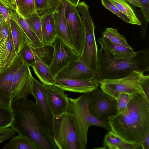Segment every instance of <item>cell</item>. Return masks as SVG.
Instances as JSON below:
<instances>
[{"mask_svg": "<svg viewBox=\"0 0 149 149\" xmlns=\"http://www.w3.org/2000/svg\"><path fill=\"white\" fill-rule=\"evenodd\" d=\"M13 120L11 127L38 149H57L48 130L44 115L37 105L27 98L12 100Z\"/></svg>", "mask_w": 149, "mask_h": 149, "instance_id": "6da1fadb", "label": "cell"}, {"mask_svg": "<svg viewBox=\"0 0 149 149\" xmlns=\"http://www.w3.org/2000/svg\"><path fill=\"white\" fill-rule=\"evenodd\" d=\"M111 130L126 140L141 143L149 134V101L142 91L129 94L126 108L109 117Z\"/></svg>", "mask_w": 149, "mask_h": 149, "instance_id": "7a4b0ae2", "label": "cell"}, {"mask_svg": "<svg viewBox=\"0 0 149 149\" xmlns=\"http://www.w3.org/2000/svg\"><path fill=\"white\" fill-rule=\"evenodd\" d=\"M98 66L102 79L122 78L134 70L144 73L149 70V48L136 52L133 57L116 58L101 47L98 52Z\"/></svg>", "mask_w": 149, "mask_h": 149, "instance_id": "3957f363", "label": "cell"}, {"mask_svg": "<svg viewBox=\"0 0 149 149\" xmlns=\"http://www.w3.org/2000/svg\"><path fill=\"white\" fill-rule=\"evenodd\" d=\"M88 92L77 98L68 97L70 111L80 149H86L89 127L95 125L111 130L108 123L101 122L92 116L88 110Z\"/></svg>", "mask_w": 149, "mask_h": 149, "instance_id": "277c9868", "label": "cell"}, {"mask_svg": "<svg viewBox=\"0 0 149 149\" xmlns=\"http://www.w3.org/2000/svg\"><path fill=\"white\" fill-rule=\"evenodd\" d=\"M81 15L85 34L83 52L79 58L94 73L93 80L100 84L101 77L98 66L97 46L95 35V26L89 11V6L84 1L79 3L77 6Z\"/></svg>", "mask_w": 149, "mask_h": 149, "instance_id": "5b68a950", "label": "cell"}, {"mask_svg": "<svg viewBox=\"0 0 149 149\" xmlns=\"http://www.w3.org/2000/svg\"><path fill=\"white\" fill-rule=\"evenodd\" d=\"M53 140L59 149H80L70 109L53 120Z\"/></svg>", "mask_w": 149, "mask_h": 149, "instance_id": "8992f818", "label": "cell"}, {"mask_svg": "<svg viewBox=\"0 0 149 149\" xmlns=\"http://www.w3.org/2000/svg\"><path fill=\"white\" fill-rule=\"evenodd\" d=\"M88 94V110L91 114L99 120L108 123V118L118 113L116 99L98 87Z\"/></svg>", "mask_w": 149, "mask_h": 149, "instance_id": "52a82bcc", "label": "cell"}, {"mask_svg": "<svg viewBox=\"0 0 149 149\" xmlns=\"http://www.w3.org/2000/svg\"><path fill=\"white\" fill-rule=\"evenodd\" d=\"M143 73L134 70L130 74L122 78L103 79L100 87L102 90L116 99L121 93L130 94L141 91L139 83L144 75Z\"/></svg>", "mask_w": 149, "mask_h": 149, "instance_id": "ba28073f", "label": "cell"}, {"mask_svg": "<svg viewBox=\"0 0 149 149\" xmlns=\"http://www.w3.org/2000/svg\"><path fill=\"white\" fill-rule=\"evenodd\" d=\"M66 1L65 15L72 37L74 50L80 57L83 52L85 41L84 24L77 7Z\"/></svg>", "mask_w": 149, "mask_h": 149, "instance_id": "9c48e42d", "label": "cell"}, {"mask_svg": "<svg viewBox=\"0 0 149 149\" xmlns=\"http://www.w3.org/2000/svg\"><path fill=\"white\" fill-rule=\"evenodd\" d=\"M52 44L54 52L49 68L52 75L56 78L61 71L71 63L79 59V56L57 36Z\"/></svg>", "mask_w": 149, "mask_h": 149, "instance_id": "30bf717a", "label": "cell"}, {"mask_svg": "<svg viewBox=\"0 0 149 149\" xmlns=\"http://www.w3.org/2000/svg\"><path fill=\"white\" fill-rule=\"evenodd\" d=\"M31 79L30 93L34 97L36 104L43 113L48 130L53 138V120L54 116L51 110L46 98L45 92L46 86L39 82L33 76L32 74Z\"/></svg>", "mask_w": 149, "mask_h": 149, "instance_id": "8fae6325", "label": "cell"}, {"mask_svg": "<svg viewBox=\"0 0 149 149\" xmlns=\"http://www.w3.org/2000/svg\"><path fill=\"white\" fill-rule=\"evenodd\" d=\"M30 67L23 61L15 73L11 90V98L12 100L20 98H27L30 93L32 74Z\"/></svg>", "mask_w": 149, "mask_h": 149, "instance_id": "7c38bea8", "label": "cell"}, {"mask_svg": "<svg viewBox=\"0 0 149 149\" xmlns=\"http://www.w3.org/2000/svg\"><path fill=\"white\" fill-rule=\"evenodd\" d=\"M45 92L49 105L54 117L60 116L70 109L68 97L64 90L53 85L46 86Z\"/></svg>", "mask_w": 149, "mask_h": 149, "instance_id": "4fadbf2b", "label": "cell"}, {"mask_svg": "<svg viewBox=\"0 0 149 149\" xmlns=\"http://www.w3.org/2000/svg\"><path fill=\"white\" fill-rule=\"evenodd\" d=\"M67 6L65 0H60L54 13L56 36L60 38L66 45L74 50L72 37L68 25L65 11Z\"/></svg>", "mask_w": 149, "mask_h": 149, "instance_id": "5bb4252c", "label": "cell"}, {"mask_svg": "<svg viewBox=\"0 0 149 149\" xmlns=\"http://www.w3.org/2000/svg\"><path fill=\"white\" fill-rule=\"evenodd\" d=\"M54 85L64 91L79 93L91 91L99 84L93 80H86L67 78H56Z\"/></svg>", "mask_w": 149, "mask_h": 149, "instance_id": "9a60e30c", "label": "cell"}, {"mask_svg": "<svg viewBox=\"0 0 149 149\" xmlns=\"http://www.w3.org/2000/svg\"><path fill=\"white\" fill-rule=\"evenodd\" d=\"M94 77V72L79 58L61 71L56 78L93 80Z\"/></svg>", "mask_w": 149, "mask_h": 149, "instance_id": "2e32d148", "label": "cell"}, {"mask_svg": "<svg viewBox=\"0 0 149 149\" xmlns=\"http://www.w3.org/2000/svg\"><path fill=\"white\" fill-rule=\"evenodd\" d=\"M7 38L4 37L0 33V76L8 71L19 57V54L15 53L14 48L11 51L7 48Z\"/></svg>", "mask_w": 149, "mask_h": 149, "instance_id": "e0dca14e", "label": "cell"}, {"mask_svg": "<svg viewBox=\"0 0 149 149\" xmlns=\"http://www.w3.org/2000/svg\"><path fill=\"white\" fill-rule=\"evenodd\" d=\"M104 148L110 149H139L140 143L127 141L111 130L109 131L104 136Z\"/></svg>", "mask_w": 149, "mask_h": 149, "instance_id": "ac0fdd59", "label": "cell"}, {"mask_svg": "<svg viewBox=\"0 0 149 149\" xmlns=\"http://www.w3.org/2000/svg\"><path fill=\"white\" fill-rule=\"evenodd\" d=\"M98 42L101 47L116 58H130L134 56L136 53L131 47L128 48L113 43L105 37L99 38Z\"/></svg>", "mask_w": 149, "mask_h": 149, "instance_id": "d6986e66", "label": "cell"}, {"mask_svg": "<svg viewBox=\"0 0 149 149\" xmlns=\"http://www.w3.org/2000/svg\"><path fill=\"white\" fill-rule=\"evenodd\" d=\"M8 11L10 19L17 22L26 35L30 46L34 48L43 45L30 26L26 20L18 12L8 8Z\"/></svg>", "mask_w": 149, "mask_h": 149, "instance_id": "ffe728a7", "label": "cell"}, {"mask_svg": "<svg viewBox=\"0 0 149 149\" xmlns=\"http://www.w3.org/2000/svg\"><path fill=\"white\" fill-rule=\"evenodd\" d=\"M23 63V61L19 56L10 68L0 76V94L11 98V90L14 75Z\"/></svg>", "mask_w": 149, "mask_h": 149, "instance_id": "44dd1931", "label": "cell"}, {"mask_svg": "<svg viewBox=\"0 0 149 149\" xmlns=\"http://www.w3.org/2000/svg\"><path fill=\"white\" fill-rule=\"evenodd\" d=\"M40 17L43 44L52 45L56 37L54 13Z\"/></svg>", "mask_w": 149, "mask_h": 149, "instance_id": "7402d4cb", "label": "cell"}, {"mask_svg": "<svg viewBox=\"0 0 149 149\" xmlns=\"http://www.w3.org/2000/svg\"><path fill=\"white\" fill-rule=\"evenodd\" d=\"M10 19L11 31L15 51L18 54L26 45H30L26 35L15 21Z\"/></svg>", "mask_w": 149, "mask_h": 149, "instance_id": "603a6c76", "label": "cell"}, {"mask_svg": "<svg viewBox=\"0 0 149 149\" xmlns=\"http://www.w3.org/2000/svg\"><path fill=\"white\" fill-rule=\"evenodd\" d=\"M35 65L32 67L33 70L42 83L46 86L54 85L55 78L51 74L49 66L44 63L36 55Z\"/></svg>", "mask_w": 149, "mask_h": 149, "instance_id": "cb8c5ba5", "label": "cell"}, {"mask_svg": "<svg viewBox=\"0 0 149 149\" xmlns=\"http://www.w3.org/2000/svg\"><path fill=\"white\" fill-rule=\"evenodd\" d=\"M60 0H35V11L40 17L53 13Z\"/></svg>", "mask_w": 149, "mask_h": 149, "instance_id": "d4e9b609", "label": "cell"}, {"mask_svg": "<svg viewBox=\"0 0 149 149\" xmlns=\"http://www.w3.org/2000/svg\"><path fill=\"white\" fill-rule=\"evenodd\" d=\"M30 47L33 54L37 56L44 63L49 66L53 56L54 47L53 44L43 45L36 48Z\"/></svg>", "mask_w": 149, "mask_h": 149, "instance_id": "484cf974", "label": "cell"}, {"mask_svg": "<svg viewBox=\"0 0 149 149\" xmlns=\"http://www.w3.org/2000/svg\"><path fill=\"white\" fill-rule=\"evenodd\" d=\"M3 149H38L27 138L19 135L13 136L3 147Z\"/></svg>", "mask_w": 149, "mask_h": 149, "instance_id": "4316f807", "label": "cell"}, {"mask_svg": "<svg viewBox=\"0 0 149 149\" xmlns=\"http://www.w3.org/2000/svg\"><path fill=\"white\" fill-rule=\"evenodd\" d=\"M130 20L131 24L141 25V22L136 17L133 9L124 0H110Z\"/></svg>", "mask_w": 149, "mask_h": 149, "instance_id": "83f0119b", "label": "cell"}, {"mask_svg": "<svg viewBox=\"0 0 149 149\" xmlns=\"http://www.w3.org/2000/svg\"><path fill=\"white\" fill-rule=\"evenodd\" d=\"M103 37L107 38L110 42L128 48L131 47L128 44L125 37L120 34L117 29L107 28L102 33Z\"/></svg>", "mask_w": 149, "mask_h": 149, "instance_id": "f1b7e54d", "label": "cell"}, {"mask_svg": "<svg viewBox=\"0 0 149 149\" xmlns=\"http://www.w3.org/2000/svg\"><path fill=\"white\" fill-rule=\"evenodd\" d=\"M26 19L32 31L43 44L41 17L35 12Z\"/></svg>", "mask_w": 149, "mask_h": 149, "instance_id": "f546056e", "label": "cell"}, {"mask_svg": "<svg viewBox=\"0 0 149 149\" xmlns=\"http://www.w3.org/2000/svg\"><path fill=\"white\" fill-rule=\"evenodd\" d=\"M16 11L27 18L36 12L35 0H22Z\"/></svg>", "mask_w": 149, "mask_h": 149, "instance_id": "4dcf8cb0", "label": "cell"}, {"mask_svg": "<svg viewBox=\"0 0 149 149\" xmlns=\"http://www.w3.org/2000/svg\"><path fill=\"white\" fill-rule=\"evenodd\" d=\"M13 120L12 109L0 107V129L11 127Z\"/></svg>", "mask_w": 149, "mask_h": 149, "instance_id": "1f68e13d", "label": "cell"}, {"mask_svg": "<svg viewBox=\"0 0 149 149\" xmlns=\"http://www.w3.org/2000/svg\"><path fill=\"white\" fill-rule=\"evenodd\" d=\"M18 54L21 59L26 64L32 67L35 65V56L29 45L24 46Z\"/></svg>", "mask_w": 149, "mask_h": 149, "instance_id": "d6a6232c", "label": "cell"}, {"mask_svg": "<svg viewBox=\"0 0 149 149\" xmlns=\"http://www.w3.org/2000/svg\"><path fill=\"white\" fill-rule=\"evenodd\" d=\"M102 5L107 9L116 15L125 22L131 24L129 19L120 11L110 0H101Z\"/></svg>", "mask_w": 149, "mask_h": 149, "instance_id": "836d02e7", "label": "cell"}, {"mask_svg": "<svg viewBox=\"0 0 149 149\" xmlns=\"http://www.w3.org/2000/svg\"><path fill=\"white\" fill-rule=\"evenodd\" d=\"M129 94L126 93L120 94L116 99L118 113L123 111L126 108L128 103Z\"/></svg>", "mask_w": 149, "mask_h": 149, "instance_id": "e575fe53", "label": "cell"}, {"mask_svg": "<svg viewBox=\"0 0 149 149\" xmlns=\"http://www.w3.org/2000/svg\"><path fill=\"white\" fill-rule=\"evenodd\" d=\"M8 8L3 0H0V13L1 14L5 20L8 31H11L10 19L8 11Z\"/></svg>", "mask_w": 149, "mask_h": 149, "instance_id": "d590c367", "label": "cell"}, {"mask_svg": "<svg viewBox=\"0 0 149 149\" xmlns=\"http://www.w3.org/2000/svg\"><path fill=\"white\" fill-rule=\"evenodd\" d=\"M141 91L149 101V76L144 75L139 83Z\"/></svg>", "mask_w": 149, "mask_h": 149, "instance_id": "8d00e7d4", "label": "cell"}, {"mask_svg": "<svg viewBox=\"0 0 149 149\" xmlns=\"http://www.w3.org/2000/svg\"><path fill=\"white\" fill-rule=\"evenodd\" d=\"M15 131L12 128L0 129V143L14 136L15 134Z\"/></svg>", "mask_w": 149, "mask_h": 149, "instance_id": "74e56055", "label": "cell"}, {"mask_svg": "<svg viewBox=\"0 0 149 149\" xmlns=\"http://www.w3.org/2000/svg\"><path fill=\"white\" fill-rule=\"evenodd\" d=\"M141 6V11L147 22L149 21V0H138Z\"/></svg>", "mask_w": 149, "mask_h": 149, "instance_id": "f35d334b", "label": "cell"}, {"mask_svg": "<svg viewBox=\"0 0 149 149\" xmlns=\"http://www.w3.org/2000/svg\"><path fill=\"white\" fill-rule=\"evenodd\" d=\"M12 100L10 97L0 94V107L12 109L11 103Z\"/></svg>", "mask_w": 149, "mask_h": 149, "instance_id": "ab89813d", "label": "cell"}, {"mask_svg": "<svg viewBox=\"0 0 149 149\" xmlns=\"http://www.w3.org/2000/svg\"><path fill=\"white\" fill-rule=\"evenodd\" d=\"M8 7L16 11L22 0H3Z\"/></svg>", "mask_w": 149, "mask_h": 149, "instance_id": "60d3db41", "label": "cell"}, {"mask_svg": "<svg viewBox=\"0 0 149 149\" xmlns=\"http://www.w3.org/2000/svg\"><path fill=\"white\" fill-rule=\"evenodd\" d=\"M141 145L142 149H149V134L145 140L141 143Z\"/></svg>", "mask_w": 149, "mask_h": 149, "instance_id": "b9f144b4", "label": "cell"}, {"mask_svg": "<svg viewBox=\"0 0 149 149\" xmlns=\"http://www.w3.org/2000/svg\"><path fill=\"white\" fill-rule=\"evenodd\" d=\"M129 3L132 4L135 7L141 8L140 5L138 0H125Z\"/></svg>", "mask_w": 149, "mask_h": 149, "instance_id": "7bdbcfd3", "label": "cell"}, {"mask_svg": "<svg viewBox=\"0 0 149 149\" xmlns=\"http://www.w3.org/2000/svg\"><path fill=\"white\" fill-rule=\"evenodd\" d=\"M72 5L77 7L80 0H65Z\"/></svg>", "mask_w": 149, "mask_h": 149, "instance_id": "ee69618b", "label": "cell"}, {"mask_svg": "<svg viewBox=\"0 0 149 149\" xmlns=\"http://www.w3.org/2000/svg\"><path fill=\"white\" fill-rule=\"evenodd\" d=\"M5 22V20L1 14L0 13V25Z\"/></svg>", "mask_w": 149, "mask_h": 149, "instance_id": "f6af8a7d", "label": "cell"}]
</instances>
